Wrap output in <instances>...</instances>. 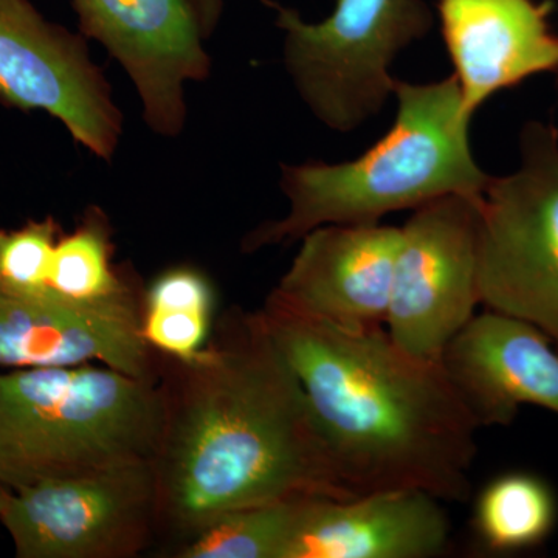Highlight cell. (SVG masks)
<instances>
[{"mask_svg": "<svg viewBox=\"0 0 558 558\" xmlns=\"http://www.w3.org/2000/svg\"><path fill=\"white\" fill-rule=\"evenodd\" d=\"M153 457L167 553L233 510L286 499H351L295 371L263 314L234 307L196 357L159 354Z\"/></svg>", "mask_w": 558, "mask_h": 558, "instance_id": "obj_1", "label": "cell"}, {"mask_svg": "<svg viewBox=\"0 0 558 558\" xmlns=\"http://www.w3.org/2000/svg\"><path fill=\"white\" fill-rule=\"evenodd\" d=\"M259 311L355 497L417 488L468 501L481 427L442 362L414 357L385 328H341L271 296Z\"/></svg>", "mask_w": 558, "mask_h": 558, "instance_id": "obj_2", "label": "cell"}, {"mask_svg": "<svg viewBox=\"0 0 558 558\" xmlns=\"http://www.w3.org/2000/svg\"><path fill=\"white\" fill-rule=\"evenodd\" d=\"M395 123L355 160L282 165L281 189L290 202L284 219L245 236L242 252L292 244L330 223L379 222L389 213L470 194L481 196L492 175L470 148L469 113L454 75L435 83L396 81Z\"/></svg>", "mask_w": 558, "mask_h": 558, "instance_id": "obj_3", "label": "cell"}, {"mask_svg": "<svg viewBox=\"0 0 558 558\" xmlns=\"http://www.w3.org/2000/svg\"><path fill=\"white\" fill-rule=\"evenodd\" d=\"M161 428L157 379L108 366L0 369V484L153 461Z\"/></svg>", "mask_w": 558, "mask_h": 558, "instance_id": "obj_4", "label": "cell"}, {"mask_svg": "<svg viewBox=\"0 0 558 558\" xmlns=\"http://www.w3.org/2000/svg\"><path fill=\"white\" fill-rule=\"evenodd\" d=\"M275 9L284 32L286 69L300 97L339 132L357 130L380 112L395 92L392 61L433 25L424 0H337L318 24Z\"/></svg>", "mask_w": 558, "mask_h": 558, "instance_id": "obj_5", "label": "cell"}, {"mask_svg": "<svg viewBox=\"0 0 558 558\" xmlns=\"http://www.w3.org/2000/svg\"><path fill=\"white\" fill-rule=\"evenodd\" d=\"M519 170L481 196L480 295L488 311L523 319L558 349V131L531 121Z\"/></svg>", "mask_w": 558, "mask_h": 558, "instance_id": "obj_6", "label": "cell"}, {"mask_svg": "<svg viewBox=\"0 0 558 558\" xmlns=\"http://www.w3.org/2000/svg\"><path fill=\"white\" fill-rule=\"evenodd\" d=\"M0 523L17 558H134L159 542L153 462L9 490Z\"/></svg>", "mask_w": 558, "mask_h": 558, "instance_id": "obj_7", "label": "cell"}, {"mask_svg": "<svg viewBox=\"0 0 558 558\" xmlns=\"http://www.w3.org/2000/svg\"><path fill=\"white\" fill-rule=\"evenodd\" d=\"M481 196L428 202L400 227L385 329L414 357L442 362L481 304Z\"/></svg>", "mask_w": 558, "mask_h": 558, "instance_id": "obj_8", "label": "cell"}, {"mask_svg": "<svg viewBox=\"0 0 558 558\" xmlns=\"http://www.w3.org/2000/svg\"><path fill=\"white\" fill-rule=\"evenodd\" d=\"M80 32L109 51L138 92L143 120L161 137L182 134L185 87L211 75L207 44L223 0H70Z\"/></svg>", "mask_w": 558, "mask_h": 558, "instance_id": "obj_9", "label": "cell"}, {"mask_svg": "<svg viewBox=\"0 0 558 558\" xmlns=\"http://www.w3.org/2000/svg\"><path fill=\"white\" fill-rule=\"evenodd\" d=\"M0 102L44 110L95 157L112 161L123 112L83 33L47 21L28 0H0Z\"/></svg>", "mask_w": 558, "mask_h": 558, "instance_id": "obj_10", "label": "cell"}, {"mask_svg": "<svg viewBox=\"0 0 558 558\" xmlns=\"http://www.w3.org/2000/svg\"><path fill=\"white\" fill-rule=\"evenodd\" d=\"M143 295L80 304L51 293L24 299L0 292V369L101 365L157 379L159 354L142 333Z\"/></svg>", "mask_w": 558, "mask_h": 558, "instance_id": "obj_11", "label": "cell"}, {"mask_svg": "<svg viewBox=\"0 0 558 558\" xmlns=\"http://www.w3.org/2000/svg\"><path fill=\"white\" fill-rule=\"evenodd\" d=\"M301 241L299 255L269 296L341 328H385L400 229L330 223Z\"/></svg>", "mask_w": 558, "mask_h": 558, "instance_id": "obj_12", "label": "cell"}, {"mask_svg": "<svg viewBox=\"0 0 558 558\" xmlns=\"http://www.w3.org/2000/svg\"><path fill=\"white\" fill-rule=\"evenodd\" d=\"M553 10V2L537 0H438L440 33L469 113L539 73L558 75Z\"/></svg>", "mask_w": 558, "mask_h": 558, "instance_id": "obj_13", "label": "cell"}, {"mask_svg": "<svg viewBox=\"0 0 558 558\" xmlns=\"http://www.w3.org/2000/svg\"><path fill=\"white\" fill-rule=\"evenodd\" d=\"M480 427H508L520 407L558 414V349L523 319L487 311L451 340L442 355Z\"/></svg>", "mask_w": 558, "mask_h": 558, "instance_id": "obj_14", "label": "cell"}, {"mask_svg": "<svg viewBox=\"0 0 558 558\" xmlns=\"http://www.w3.org/2000/svg\"><path fill=\"white\" fill-rule=\"evenodd\" d=\"M444 501L417 488L304 499L284 558H432L449 548Z\"/></svg>", "mask_w": 558, "mask_h": 558, "instance_id": "obj_15", "label": "cell"}, {"mask_svg": "<svg viewBox=\"0 0 558 558\" xmlns=\"http://www.w3.org/2000/svg\"><path fill=\"white\" fill-rule=\"evenodd\" d=\"M558 524V497L549 481L512 470L488 481L476 497L472 527L481 549L513 556L542 548Z\"/></svg>", "mask_w": 558, "mask_h": 558, "instance_id": "obj_16", "label": "cell"}, {"mask_svg": "<svg viewBox=\"0 0 558 558\" xmlns=\"http://www.w3.org/2000/svg\"><path fill=\"white\" fill-rule=\"evenodd\" d=\"M113 230L105 209L90 205L70 233L62 231L51 256L47 289L80 304H106L145 293L131 267L113 263Z\"/></svg>", "mask_w": 558, "mask_h": 558, "instance_id": "obj_17", "label": "cell"}, {"mask_svg": "<svg viewBox=\"0 0 558 558\" xmlns=\"http://www.w3.org/2000/svg\"><path fill=\"white\" fill-rule=\"evenodd\" d=\"M215 307V288L204 271L186 264L170 267L143 295V339L165 357L194 359L211 339Z\"/></svg>", "mask_w": 558, "mask_h": 558, "instance_id": "obj_18", "label": "cell"}, {"mask_svg": "<svg viewBox=\"0 0 558 558\" xmlns=\"http://www.w3.org/2000/svg\"><path fill=\"white\" fill-rule=\"evenodd\" d=\"M304 498L223 513L172 546V558H284Z\"/></svg>", "mask_w": 558, "mask_h": 558, "instance_id": "obj_19", "label": "cell"}, {"mask_svg": "<svg viewBox=\"0 0 558 558\" xmlns=\"http://www.w3.org/2000/svg\"><path fill=\"white\" fill-rule=\"evenodd\" d=\"M62 231L53 216L0 229V292L24 299L50 295L47 279Z\"/></svg>", "mask_w": 558, "mask_h": 558, "instance_id": "obj_20", "label": "cell"}, {"mask_svg": "<svg viewBox=\"0 0 558 558\" xmlns=\"http://www.w3.org/2000/svg\"><path fill=\"white\" fill-rule=\"evenodd\" d=\"M7 495H9V488L0 484V510H2L3 505H5Z\"/></svg>", "mask_w": 558, "mask_h": 558, "instance_id": "obj_21", "label": "cell"}]
</instances>
